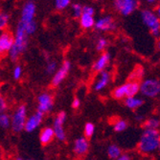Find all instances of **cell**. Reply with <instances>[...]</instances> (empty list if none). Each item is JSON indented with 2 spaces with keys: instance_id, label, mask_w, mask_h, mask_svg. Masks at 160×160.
Listing matches in <instances>:
<instances>
[{
  "instance_id": "42",
  "label": "cell",
  "mask_w": 160,
  "mask_h": 160,
  "mask_svg": "<svg viewBox=\"0 0 160 160\" xmlns=\"http://www.w3.org/2000/svg\"><path fill=\"white\" fill-rule=\"evenodd\" d=\"M2 93H1V84H0V95H1Z\"/></svg>"
},
{
  "instance_id": "28",
  "label": "cell",
  "mask_w": 160,
  "mask_h": 160,
  "mask_svg": "<svg viewBox=\"0 0 160 160\" xmlns=\"http://www.w3.org/2000/svg\"><path fill=\"white\" fill-rule=\"evenodd\" d=\"M82 9L83 6L80 3H74L71 5V12L72 16L75 18H80V17L82 14Z\"/></svg>"
},
{
  "instance_id": "20",
  "label": "cell",
  "mask_w": 160,
  "mask_h": 160,
  "mask_svg": "<svg viewBox=\"0 0 160 160\" xmlns=\"http://www.w3.org/2000/svg\"><path fill=\"white\" fill-rule=\"evenodd\" d=\"M80 25L83 29V30H90V29L94 28L95 25V18L93 14H88V13H83L80 17Z\"/></svg>"
},
{
  "instance_id": "8",
  "label": "cell",
  "mask_w": 160,
  "mask_h": 160,
  "mask_svg": "<svg viewBox=\"0 0 160 160\" xmlns=\"http://www.w3.org/2000/svg\"><path fill=\"white\" fill-rule=\"evenodd\" d=\"M112 4L114 9L123 17H128L133 13L139 5L137 0H112Z\"/></svg>"
},
{
  "instance_id": "39",
  "label": "cell",
  "mask_w": 160,
  "mask_h": 160,
  "mask_svg": "<svg viewBox=\"0 0 160 160\" xmlns=\"http://www.w3.org/2000/svg\"><path fill=\"white\" fill-rule=\"evenodd\" d=\"M156 14H157V16H158V18H160V6H158L157 7V9H156Z\"/></svg>"
},
{
  "instance_id": "43",
  "label": "cell",
  "mask_w": 160,
  "mask_h": 160,
  "mask_svg": "<svg viewBox=\"0 0 160 160\" xmlns=\"http://www.w3.org/2000/svg\"><path fill=\"white\" fill-rule=\"evenodd\" d=\"M95 1H97V2H101V1H103V0H95Z\"/></svg>"
},
{
  "instance_id": "34",
  "label": "cell",
  "mask_w": 160,
  "mask_h": 160,
  "mask_svg": "<svg viewBox=\"0 0 160 160\" xmlns=\"http://www.w3.org/2000/svg\"><path fill=\"white\" fill-rule=\"evenodd\" d=\"M82 12L83 13H88V14H95V9L90 6V5H84L83 9H82Z\"/></svg>"
},
{
  "instance_id": "2",
  "label": "cell",
  "mask_w": 160,
  "mask_h": 160,
  "mask_svg": "<svg viewBox=\"0 0 160 160\" xmlns=\"http://www.w3.org/2000/svg\"><path fill=\"white\" fill-rule=\"evenodd\" d=\"M14 40H13V45L9 52L8 56L12 62H18L19 57L27 50L28 48V43H29V36L26 33L23 25L18 22L16 33H14Z\"/></svg>"
},
{
  "instance_id": "30",
  "label": "cell",
  "mask_w": 160,
  "mask_h": 160,
  "mask_svg": "<svg viewBox=\"0 0 160 160\" xmlns=\"http://www.w3.org/2000/svg\"><path fill=\"white\" fill-rule=\"evenodd\" d=\"M58 63L55 60H47L46 65H45V71L48 75H53L56 70L58 69Z\"/></svg>"
},
{
  "instance_id": "22",
  "label": "cell",
  "mask_w": 160,
  "mask_h": 160,
  "mask_svg": "<svg viewBox=\"0 0 160 160\" xmlns=\"http://www.w3.org/2000/svg\"><path fill=\"white\" fill-rule=\"evenodd\" d=\"M0 128H11V115L8 114L7 111L0 112Z\"/></svg>"
},
{
  "instance_id": "9",
  "label": "cell",
  "mask_w": 160,
  "mask_h": 160,
  "mask_svg": "<svg viewBox=\"0 0 160 160\" xmlns=\"http://www.w3.org/2000/svg\"><path fill=\"white\" fill-rule=\"evenodd\" d=\"M54 108V96L49 91H43L37 97V110L47 114Z\"/></svg>"
},
{
  "instance_id": "3",
  "label": "cell",
  "mask_w": 160,
  "mask_h": 160,
  "mask_svg": "<svg viewBox=\"0 0 160 160\" xmlns=\"http://www.w3.org/2000/svg\"><path fill=\"white\" fill-rule=\"evenodd\" d=\"M143 24L146 26L153 37L160 36V18L156 12L150 9H144L140 12Z\"/></svg>"
},
{
  "instance_id": "36",
  "label": "cell",
  "mask_w": 160,
  "mask_h": 160,
  "mask_svg": "<svg viewBox=\"0 0 160 160\" xmlns=\"http://www.w3.org/2000/svg\"><path fill=\"white\" fill-rule=\"evenodd\" d=\"M118 159H120V160H130V159H132V156H130L128 153L122 152V154L120 155V157Z\"/></svg>"
},
{
  "instance_id": "31",
  "label": "cell",
  "mask_w": 160,
  "mask_h": 160,
  "mask_svg": "<svg viewBox=\"0 0 160 160\" xmlns=\"http://www.w3.org/2000/svg\"><path fill=\"white\" fill-rule=\"evenodd\" d=\"M83 133H84V136L87 137V138H90L94 135L95 133V126L93 123H86L84 125V128H83Z\"/></svg>"
},
{
  "instance_id": "41",
  "label": "cell",
  "mask_w": 160,
  "mask_h": 160,
  "mask_svg": "<svg viewBox=\"0 0 160 160\" xmlns=\"http://www.w3.org/2000/svg\"><path fill=\"white\" fill-rule=\"evenodd\" d=\"M0 158H2V151H1V148H0Z\"/></svg>"
},
{
  "instance_id": "26",
  "label": "cell",
  "mask_w": 160,
  "mask_h": 160,
  "mask_svg": "<svg viewBox=\"0 0 160 160\" xmlns=\"http://www.w3.org/2000/svg\"><path fill=\"white\" fill-rule=\"evenodd\" d=\"M144 128H152V129H159L160 128V119L157 117H152L144 121Z\"/></svg>"
},
{
  "instance_id": "11",
  "label": "cell",
  "mask_w": 160,
  "mask_h": 160,
  "mask_svg": "<svg viewBox=\"0 0 160 160\" xmlns=\"http://www.w3.org/2000/svg\"><path fill=\"white\" fill-rule=\"evenodd\" d=\"M44 113H42L38 110L35 111L31 115H28L25 126H24V130L28 133L34 132L37 130L40 125L42 124L43 120H44Z\"/></svg>"
},
{
  "instance_id": "29",
  "label": "cell",
  "mask_w": 160,
  "mask_h": 160,
  "mask_svg": "<svg viewBox=\"0 0 160 160\" xmlns=\"http://www.w3.org/2000/svg\"><path fill=\"white\" fill-rule=\"evenodd\" d=\"M54 5L57 11H64L71 5V0H55Z\"/></svg>"
},
{
  "instance_id": "14",
  "label": "cell",
  "mask_w": 160,
  "mask_h": 160,
  "mask_svg": "<svg viewBox=\"0 0 160 160\" xmlns=\"http://www.w3.org/2000/svg\"><path fill=\"white\" fill-rule=\"evenodd\" d=\"M14 36L10 31H3L0 34V58L9 54L13 45Z\"/></svg>"
},
{
  "instance_id": "24",
  "label": "cell",
  "mask_w": 160,
  "mask_h": 160,
  "mask_svg": "<svg viewBox=\"0 0 160 160\" xmlns=\"http://www.w3.org/2000/svg\"><path fill=\"white\" fill-rule=\"evenodd\" d=\"M10 14L6 12H0V34L6 30L10 22Z\"/></svg>"
},
{
  "instance_id": "15",
  "label": "cell",
  "mask_w": 160,
  "mask_h": 160,
  "mask_svg": "<svg viewBox=\"0 0 160 160\" xmlns=\"http://www.w3.org/2000/svg\"><path fill=\"white\" fill-rule=\"evenodd\" d=\"M111 81V74L108 70H103L98 72L97 79L95 80L93 83V89L96 92H101L105 90L107 87L109 85Z\"/></svg>"
},
{
  "instance_id": "16",
  "label": "cell",
  "mask_w": 160,
  "mask_h": 160,
  "mask_svg": "<svg viewBox=\"0 0 160 160\" xmlns=\"http://www.w3.org/2000/svg\"><path fill=\"white\" fill-rule=\"evenodd\" d=\"M89 151V142L85 136L78 137L73 144V152L77 157H83Z\"/></svg>"
},
{
  "instance_id": "4",
  "label": "cell",
  "mask_w": 160,
  "mask_h": 160,
  "mask_svg": "<svg viewBox=\"0 0 160 160\" xmlns=\"http://www.w3.org/2000/svg\"><path fill=\"white\" fill-rule=\"evenodd\" d=\"M28 117V109L25 105H19L11 114V128L13 132L19 133L24 130V126Z\"/></svg>"
},
{
  "instance_id": "38",
  "label": "cell",
  "mask_w": 160,
  "mask_h": 160,
  "mask_svg": "<svg viewBox=\"0 0 160 160\" xmlns=\"http://www.w3.org/2000/svg\"><path fill=\"white\" fill-rule=\"evenodd\" d=\"M147 3H149V4H154V3H156L158 0H145Z\"/></svg>"
},
{
  "instance_id": "18",
  "label": "cell",
  "mask_w": 160,
  "mask_h": 160,
  "mask_svg": "<svg viewBox=\"0 0 160 160\" xmlns=\"http://www.w3.org/2000/svg\"><path fill=\"white\" fill-rule=\"evenodd\" d=\"M38 139L41 145L46 146L49 145L54 139H55V132L52 127H44L40 129L39 134H38Z\"/></svg>"
},
{
  "instance_id": "44",
  "label": "cell",
  "mask_w": 160,
  "mask_h": 160,
  "mask_svg": "<svg viewBox=\"0 0 160 160\" xmlns=\"http://www.w3.org/2000/svg\"><path fill=\"white\" fill-rule=\"evenodd\" d=\"M158 152H160V145H159V147H158Z\"/></svg>"
},
{
  "instance_id": "19",
  "label": "cell",
  "mask_w": 160,
  "mask_h": 160,
  "mask_svg": "<svg viewBox=\"0 0 160 160\" xmlns=\"http://www.w3.org/2000/svg\"><path fill=\"white\" fill-rule=\"evenodd\" d=\"M124 104L128 109L135 110V109L140 108L144 105V100L137 95L129 96L124 99Z\"/></svg>"
},
{
  "instance_id": "10",
  "label": "cell",
  "mask_w": 160,
  "mask_h": 160,
  "mask_svg": "<svg viewBox=\"0 0 160 160\" xmlns=\"http://www.w3.org/2000/svg\"><path fill=\"white\" fill-rule=\"evenodd\" d=\"M71 68H72L71 62L69 61H67V60L63 61L62 65L58 67L56 72L52 75L53 77L51 79V85L53 87L60 86L63 82V81L66 79V77L68 76Z\"/></svg>"
},
{
  "instance_id": "21",
  "label": "cell",
  "mask_w": 160,
  "mask_h": 160,
  "mask_svg": "<svg viewBox=\"0 0 160 160\" xmlns=\"http://www.w3.org/2000/svg\"><path fill=\"white\" fill-rule=\"evenodd\" d=\"M122 152L121 148L116 144H110L107 150V154L109 159H118Z\"/></svg>"
},
{
  "instance_id": "17",
  "label": "cell",
  "mask_w": 160,
  "mask_h": 160,
  "mask_svg": "<svg viewBox=\"0 0 160 160\" xmlns=\"http://www.w3.org/2000/svg\"><path fill=\"white\" fill-rule=\"evenodd\" d=\"M111 62V55L110 53L107 52V51H104L100 54V56L97 58V60L94 62L93 63V70L95 72H100V71H103V70H106L109 63Z\"/></svg>"
},
{
  "instance_id": "23",
  "label": "cell",
  "mask_w": 160,
  "mask_h": 160,
  "mask_svg": "<svg viewBox=\"0 0 160 160\" xmlns=\"http://www.w3.org/2000/svg\"><path fill=\"white\" fill-rule=\"evenodd\" d=\"M19 22L23 25L25 31L29 37L33 36L38 30V24H37L36 20H32V21H29V22H21V21H19Z\"/></svg>"
},
{
  "instance_id": "13",
  "label": "cell",
  "mask_w": 160,
  "mask_h": 160,
  "mask_svg": "<svg viewBox=\"0 0 160 160\" xmlns=\"http://www.w3.org/2000/svg\"><path fill=\"white\" fill-rule=\"evenodd\" d=\"M37 13V5L34 0H27L23 4L20 12V19L21 22H29L35 20Z\"/></svg>"
},
{
  "instance_id": "32",
  "label": "cell",
  "mask_w": 160,
  "mask_h": 160,
  "mask_svg": "<svg viewBox=\"0 0 160 160\" xmlns=\"http://www.w3.org/2000/svg\"><path fill=\"white\" fill-rule=\"evenodd\" d=\"M22 75H23V68H22V66L19 65V64L14 66L12 71V79L16 80V81H19L22 78Z\"/></svg>"
},
{
  "instance_id": "7",
  "label": "cell",
  "mask_w": 160,
  "mask_h": 160,
  "mask_svg": "<svg viewBox=\"0 0 160 160\" xmlns=\"http://www.w3.org/2000/svg\"><path fill=\"white\" fill-rule=\"evenodd\" d=\"M67 115L64 111L58 112L53 120L52 128L55 132V138L61 142L66 140V132L64 128V124L66 122Z\"/></svg>"
},
{
  "instance_id": "5",
  "label": "cell",
  "mask_w": 160,
  "mask_h": 160,
  "mask_svg": "<svg viewBox=\"0 0 160 160\" xmlns=\"http://www.w3.org/2000/svg\"><path fill=\"white\" fill-rule=\"evenodd\" d=\"M140 92V83L137 81H130L122 85L115 87L112 97L116 100H124L127 97L138 95Z\"/></svg>"
},
{
  "instance_id": "6",
  "label": "cell",
  "mask_w": 160,
  "mask_h": 160,
  "mask_svg": "<svg viewBox=\"0 0 160 160\" xmlns=\"http://www.w3.org/2000/svg\"><path fill=\"white\" fill-rule=\"evenodd\" d=\"M142 96L146 98H155L160 95V81L150 78L144 80L140 83V92Z\"/></svg>"
},
{
  "instance_id": "1",
  "label": "cell",
  "mask_w": 160,
  "mask_h": 160,
  "mask_svg": "<svg viewBox=\"0 0 160 160\" xmlns=\"http://www.w3.org/2000/svg\"><path fill=\"white\" fill-rule=\"evenodd\" d=\"M160 145V130L145 128L140 135L137 149L141 154L152 155L158 152Z\"/></svg>"
},
{
  "instance_id": "40",
  "label": "cell",
  "mask_w": 160,
  "mask_h": 160,
  "mask_svg": "<svg viewBox=\"0 0 160 160\" xmlns=\"http://www.w3.org/2000/svg\"><path fill=\"white\" fill-rule=\"evenodd\" d=\"M156 47H157V49L160 51V38L158 39V41H157V44H156Z\"/></svg>"
},
{
  "instance_id": "33",
  "label": "cell",
  "mask_w": 160,
  "mask_h": 160,
  "mask_svg": "<svg viewBox=\"0 0 160 160\" xmlns=\"http://www.w3.org/2000/svg\"><path fill=\"white\" fill-rule=\"evenodd\" d=\"M8 109V103L6 99L2 96V94L0 95V112L7 111Z\"/></svg>"
},
{
  "instance_id": "35",
  "label": "cell",
  "mask_w": 160,
  "mask_h": 160,
  "mask_svg": "<svg viewBox=\"0 0 160 160\" xmlns=\"http://www.w3.org/2000/svg\"><path fill=\"white\" fill-rule=\"evenodd\" d=\"M71 106H72V108H73L74 109H78L81 107V100L78 97H75L73 99V101H72Z\"/></svg>"
},
{
  "instance_id": "12",
  "label": "cell",
  "mask_w": 160,
  "mask_h": 160,
  "mask_svg": "<svg viewBox=\"0 0 160 160\" xmlns=\"http://www.w3.org/2000/svg\"><path fill=\"white\" fill-rule=\"evenodd\" d=\"M94 29L98 32H112L116 29V22L111 16H104L95 21Z\"/></svg>"
},
{
  "instance_id": "27",
  "label": "cell",
  "mask_w": 160,
  "mask_h": 160,
  "mask_svg": "<svg viewBox=\"0 0 160 160\" xmlns=\"http://www.w3.org/2000/svg\"><path fill=\"white\" fill-rule=\"evenodd\" d=\"M108 46V38H103V37H101L97 39L96 41V50L99 51V52H104Z\"/></svg>"
},
{
  "instance_id": "37",
  "label": "cell",
  "mask_w": 160,
  "mask_h": 160,
  "mask_svg": "<svg viewBox=\"0 0 160 160\" xmlns=\"http://www.w3.org/2000/svg\"><path fill=\"white\" fill-rule=\"evenodd\" d=\"M135 120L138 121V122H142V121H144V116L141 115V114H137L135 116Z\"/></svg>"
},
{
  "instance_id": "25",
  "label": "cell",
  "mask_w": 160,
  "mask_h": 160,
  "mask_svg": "<svg viewBox=\"0 0 160 160\" xmlns=\"http://www.w3.org/2000/svg\"><path fill=\"white\" fill-rule=\"evenodd\" d=\"M112 128H113V130L115 132L117 133H121L123 132L128 128V122L123 120V119H119V120H116L113 125H112Z\"/></svg>"
}]
</instances>
